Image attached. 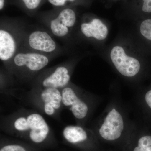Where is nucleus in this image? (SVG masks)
Instances as JSON below:
<instances>
[{
	"instance_id": "obj_9",
	"label": "nucleus",
	"mask_w": 151,
	"mask_h": 151,
	"mask_svg": "<svg viewBox=\"0 0 151 151\" xmlns=\"http://www.w3.org/2000/svg\"><path fill=\"white\" fill-rule=\"evenodd\" d=\"M61 94L63 104L70 106V111L76 118L81 119L86 117L88 112V106L77 96L72 88L65 86Z\"/></svg>"
},
{
	"instance_id": "obj_6",
	"label": "nucleus",
	"mask_w": 151,
	"mask_h": 151,
	"mask_svg": "<svg viewBox=\"0 0 151 151\" xmlns=\"http://www.w3.org/2000/svg\"><path fill=\"white\" fill-rule=\"evenodd\" d=\"M124 129V118L115 108L107 113L99 130V134L106 140L113 141L119 139Z\"/></svg>"
},
{
	"instance_id": "obj_14",
	"label": "nucleus",
	"mask_w": 151,
	"mask_h": 151,
	"mask_svg": "<svg viewBox=\"0 0 151 151\" xmlns=\"http://www.w3.org/2000/svg\"><path fill=\"white\" fill-rule=\"evenodd\" d=\"M139 31L143 37L151 41V19H146L141 22Z\"/></svg>"
},
{
	"instance_id": "obj_16",
	"label": "nucleus",
	"mask_w": 151,
	"mask_h": 151,
	"mask_svg": "<svg viewBox=\"0 0 151 151\" xmlns=\"http://www.w3.org/2000/svg\"><path fill=\"white\" fill-rule=\"evenodd\" d=\"M143 101L146 110L151 116V86L146 90L144 94Z\"/></svg>"
},
{
	"instance_id": "obj_17",
	"label": "nucleus",
	"mask_w": 151,
	"mask_h": 151,
	"mask_svg": "<svg viewBox=\"0 0 151 151\" xmlns=\"http://www.w3.org/2000/svg\"><path fill=\"white\" fill-rule=\"evenodd\" d=\"M0 151H26L24 148L17 145H9L4 146Z\"/></svg>"
},
{
	"instance_id": "obj_8",
	"label": "nucleus",
	"mask_w": 151,
	"mask_h": 151,
	"mask_svg": "<svg viewBox=\"0 0 151 151\" xmlns=\"http://www.w3.org/2000/svg\"><path fill=\"white\" fill-rule=\"evenodd\" d=\"M73 61H69L56 66L42 77L41 86L44 88L58 89L65 87L70 81V68L73 64Z\"/></svg>"
},
{
	"instance_id": "obj_11",
	"label": "nucleus",
	"mask_w": 151,
	"mask_h": 151,
	"mask_svg": "<svg viewBox=\"0 0 151 151\" xmlns=\"http://www.w3.org/2000/svg\"><path fill=\"white\" fill-rule=\"evenodd\" d=\"M41 98L45 103L44 111L47 115H53L55 110L60 108L62 102V94L58 89L44 88L41 94Z\"/></svg>"
},
{
	"instance_id": "obj_7",
	"label": "nucleus",
	"mask_w": 151,
	"mask_h": 151,
	"mask_svg": "<svg viewBox=\"0 0 151 151\" xmlns=\"http://www.w3.org/2000/svg\"><path fill=\"white\" fill-rule=\"evenodd\" d=\"M79 32L84 38L91 41L101 42L108 37L109 29L103 20L97 17L85 18L80 23Z\"/></svg>"
},
{
	"instance_id": "obj_15",
	"label": "nucleus",
	"mask_w": 151,
	"mask_h": 151,
	"mask_svg": "<svg viewBox=\"0 0 151 151\" xmlns=\"http://www.w3.org/2000/svg\"><path fill=\"white\" fill-rule=\"evenodd\" d=\"M42 0H22V3L26 9L35 10L40 5Z\"/></svg>"
},
{
	"instance_id": "obj_4",
	"label": "nucleus",
	"mask_w": 151,
	"mask_h": 151,
	"mask_svg": "<svg viewBox=\"0 0 151 151\" xmlns=\"http://www.w3.org/2000/svg\"><path fill=\"white\" fill-rule=\"evenodd\" d=\"M110 58L118 72L124 77H135L140 72V61L124 45L117 44L113 46L110 50Z\"/></svg>"
},
{
	"instance_id": "obj_3",
	"label": "nucleus",
	"mask_w": 151,
	"mask_h": 151,
	"mask_svg": "<svg viewBox=\"0 0 151 151\" xmlns=\"http://www.w3.org/2000/svg\"><path fill=\"white\" fill-rule=\"evenodd\" d=\"M21 50L38 52L54 58L65 51L47 30L41 28L29 29L27 27L23 39Z\"/></svg>"
},
{
	"instance_id": "obj_5",
	"label": "nucleus",
	"mask_w": 151,
	"mask_h": 151,
	"mask_svg": "<svg viewBox=\"0 0 151 151\" xmlns=\"http://www.w3.org/2000/svg\"><path fill=\"white\" fill-rule=\"evenodd\" d=\"M53 58L38 52L21 50L11 60L9 68L23 74L35 73L42 70Z\"/></svg>"
},
{
	"instance_id": "obj_20",
	"label": "nucleus",
	"mask_w": 151,
	"mask_h": 151,
	"mask_svg": "<svg viewBox=\"0 0 151 151\" xmlns=\"http://www.w3.org/2000/svg\"><path fill=\"white\" fill-rule=\"evenodd\" d=\"M5 4V0H0V10H2Z\"/></svg>"
},
{
	"instance_id": "obj_10",
	"label": "nucleus",
	"mask_w": 151,
	"mask_h": 151,
	"mask_svg": "<svg viewBox=\"0 0 151 151\" xmlns=\"http://www.w3.org/2000/svg\"><path fill=\"white\" fill-rule=\"evenodd\" d=\"M27 130H30L29 137L36 143L42 142L46 139L49 128L43 117L37 113L30 114L27 118Z\"/></svg>"
},
{
	"instance_id": "obj_12",
	"label": "nucleus",
	"mask_w": 151,
	"mask_h": 151,
	"mask_svg": "<svg viewBox=\"0 0 151 151\" xmlns=\"http://www.w3.org/2000/svg\"><path fill=\"white\" fill-rule=\"evenodd\" d=\"M63 133L65 139L72 144L81 142L87 138L86 131L79 126H68L65 127Z\"/></svg>"
},
{
	"instance_id": "obj_19",
	"label": "nucleus",
	"mask_w": 151,
	"mask_h": 151,
	"mask_svg": "<svg viewBox=\"0 0 151 151\" xmlns=\"http://www.w3.org/2000/svg\"><path fill=\"white\" fill-rule=\"evenodd\" d=\"M142 1V10L144 12L151 13V0H141Z\"/></svg>"
},
{
	"instance_id": "obj_1",
	"label": "nucleus",
	"mask_w": 151,
	"mask_h": 151,
	"mask_svg": "<svg viewBox=\"0 0 151 151\" xmlns=\"http://www.w3.org/2000/svg\"><path fill=\"white\" fill-rule=\"evenodd\" d=\"M27 27L15 20L1 19L0 22V59L9 65L14 55L20 50Z\"/></svg>"
},
{
	"instance_id": "obj_2",
	"label": "nucleus",
	"mask_w": 151,
	"mask_h": 151,
	"mask_svg": "<svg viewBox=\"0 0 151 151\" xmlns=\"http://www.w3.org/2000/svg\"><path fill=\"white\" fill-rule=\"evenodd\" d=\"M40 19L52 35L69 44L77 24V16L73 9L65 8L56 14L42 17Z\"/></svg>"
},
{
	"instance_id": "obj_18",
	"label": "nucleus",
	"mask_w": 151,
	"mask_h": 151,
	"mask_svg": "<svg viewBox=\"0 0 151 151\" xmlns=\"http://www.w3.org/2000/svg\"><path fill=\"white\" fill-rule=\"evenodd\" d=\"M76 0H48L52 5L56 7H62L65 6L68 2L73 3Z\"/></svg>"
},
{
	"instance_id": "obj_13",
	"label": "nucleus",
	"mask_w": 151,
	"mask_h": 151,
	"mask_svg": "<svg viewBox=\"0 0 151 151\" xmlns=\"http://www.w3.org/2000/svg\"><path fill=\"white\" fill-rule=\"evenodd\" d=\"M133 151H151V134H147L142 136Z\"/></svg>"
}]
</instances>
